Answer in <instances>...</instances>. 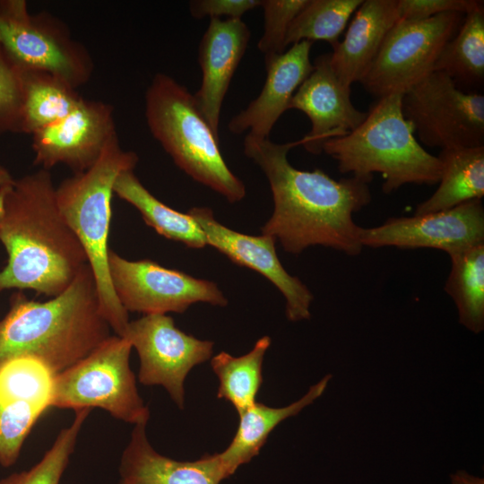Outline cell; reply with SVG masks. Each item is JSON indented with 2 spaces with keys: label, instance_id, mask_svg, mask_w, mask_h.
<instances>
[{
  "label": "cell",
  "instance_id": "5",
  "mask_svg": "<svg viewBox=\"0 0 484 484\" xmlns=\"http://www.w3.org/2000/svg\"><path fill=\"white\" fill-rule=\"evenodd\" d=\"M137 162L136 153L124 151L117 134L91 167L74 173L56 187L59 211L83 247L93 272L101 313L120 337L130 321L115 294L108 272L111 199L117 177L134 170Z\"/></svg>",
  "mask_w": 484,
  "mask_h": 484
},
{
  "label": "cell",
  "instance_id": "28",
  "mask_svg": "<svg viewBox=\"0 0 484 484\" xmlns=\"http://www.w3.org/2000/svg\"><path fill=\"white\" fill-rule=\"evenodd\" d=\"M363 0H309L306 7L291 22L286 36L289 45L307 40H324L333 48L350 16Z\"/></svg>",
  "mask_w": 484,
  "mask_h": 484
},
{
  "label": "cell",
  "instance_id": "14",
  "mask_svg": "<svg viewBox=\"0 0 484 484\" xmlns=\"http://www.w3.org/2000/svg\"><path fill=\"white\" fill-rule=\"evenodd\" d=\"M117 134L112 105L82 99L66 117L31 134L33 163L48 170L64 164L82 172Z\"/></svg>",
  "mask_w": 484,
  "mask_h": 484
},
{
  "label": "cell",
  "instance_id": "31",
  "mask_svg": "<svg viewBox=\"0 0 484 484\" xmlns=\"http://www.w3.org/2000/svg\"><path fill=\"white\" fill-rule=\"evenodd\" d=\"M45 411L27 403H7L0 400V464L12 466L22 444Z\"/></svg>",
  "mask_w": 484,
  "mask_h": 484
},
{
  "label": "cell",
  "instance_id": "7",
  "mask_svg": "<svg viewBox=\"0 0 484 484\" xmlns=\"http://www.w3.org/2000/svg\"><path fill=\"white\" fill-rule=\"evenodd\" d=\"M131 350L125 338L108 337L86 358L54 376L50 407L100 408L117 419L147 424L150 411L130 368Z\"/></svg>",
  "mask_w": 484,
  "mask_h": 484
},
{
  "label": "cell",
  "instance_id": "37",
  "mask_svg": "<svg viewBox=\"0 0 484 484\" xmlns=\"http://www.w3.org/2000/svg\"><path fill=\"white\" fill-rule=\"evenodd\" d=\"M13 180L11 173L2 165H0V186Z\"/></svg>",
  "mask_w": 484,
  "mask_h": 484
},
{
  "label": "cell",
  "instance_id": "33",
  "mask_svg": "<svg viewBox=\"0 0 484 484\" xmlns=\"http://www.w3.org/2000/svg\"><path fill=\"white\" fill-rule=\"evenodd\" d=\"M22 70L0 47V137L22 134Z\"/></svg>",
  "mask_w": 484,
  "mask_h": 484
},
{
  "label": "cell",
  "instance_id": "8",
  "mask_svg": "<svg viewBox=\"0 0 484 484\" xmlns=\"http://www.w3.org/2000/svg\"><path fill=\"white\" fill-rule=\"evenodd\" d=\"M0 47L22 69L50 73L77 89L91 79L89 50L47 12L31 14L25 0H0Z\"/></svg>",
  "mask_w": 484,
  "mask_h": 484
},
{
  "label": "cell",
  "instance_id": "27",
  "mask_svg": "<svg viewBox=\"0 0 484 484\" xmlns=\"http://www.w3.org/2000/svg\"><path fill=\"white\" fill-rule=\"evenodd\" d=\"M270 345V337L264 336L245 355L234 357L222 351L212 358L211 366L219 379L217 397L229 402L238 412L256 402L264 357Z\"/></svg>",
  "mask_w": 484,
  "mask_h": 484
},
{
  "label": "cell",
  "instance_id": "36",
  "mask_svg": "<svg viewBox=\"0 0 484 484\" xmlns=\"http://www.w3.org/2000/svg\"><path fill=\"white\" fill-rule=\"evenodd\" d=\"M452 484H484V479L470 475L464 471L451 474Z\"/></svg>",
  "mask_w": 484,
  "mask_h": 484
},
{
  "label": "cell",
  "instance_id": "15",
  "mask_svg": "<svg viewBox=\"0 0 484 484\" xmlns=\"http://www.w3.org/2000/svg\"><path fill=\"white\" fill-rule=\"evenodd\" d=\"M187 212L203 231L207 246L214 247L234 264L261 273L281 292L289 321L310 318L313 295L298 277L290 275L282 266L276 254L274 238L233 230L219 222L207 207H193Z\"/></svg>",
  "mask_w": 484,
  "mask_h": 484
},
{
  "label": "cell",
  "instance_id": "22",
  "mask_svg": "<svg viewBox=\"0 0 484 484\" xmlns=\"http://www.w3.org/2000/svg\"><path fill=\"white\" fill-rule=\"evenodd\" d=\"M437 157L442 164L439 186L418 204L414 215L448 210L484 195V146L444 149Z\"/></svg>",
  "mask_w": 484,
  "mask_h": 484
},
{
  "label": "cell",
  "instance_id": "6",
  "mask_svg": "<svg viewBox=\"0 0 484 484\" xmlns=\"http://www.w3.org/2000/svg\"><path fill=\"white\" fill-rule=\"evenodd\" d=\"M145 118L153 137L181 170L230 203L245 197V185L226 164L219 136L185 86L168 74H155L145 93Z\"/></svg>",
  "mask_w": 484,
  "mask_h": 484
},
{
  "label": "cell",
  "instance_id": "11",
  "mask_svg": "<svg viewBox=\"0 0 484 484\" xmlns=\"http://www.w3.org/2000/svg\"><path fill=\"white\" fill-rule=\"evenodd\" d=\"M108 272L115 294L127 312L181 314L197 302L218 307L228 304L215 282L148 259L130 261L109 250Z\"/></svg>",
  "mask_w": 484,
  "mask_h": 484
},
{
  "label": "cell",
  "instance_id": "24",
  "mask_svg": "<svg viewBox=\"0 0 484 484\" xmlns=\"http://www.w3.org/2000/svg\"><path fill=\"white\" fill-rule=\"evenodd\" d=\"M83 98L63 79L22 70V134H32L66 117Z\"/></svg>",
  "mask_w": 484,
  "mask_h": 484
},
{
  "label": "cell",
  "instance_id": "25",
  "mask_svg": "<svg viewBox=\"0 0 484 484\" xmlns=\"http://www.w3.org/2000/svg\"><path fill=\"white\" fill-rule=\"evenodd\" d=\"M434 71L445 73L457 86L474 87L484 79V6L465 14L454 36L441 50Z\"/></svg>",
  "mask_w": 484,
  "mask_h": 484
},
{
  "label": "cell",
  "instance_id": "34",
  "mask_svg": "<svg viewBox=\"0 0 484 484\" xmlns=\"http://www.w3.org/2000/svg\"><path fill=\"white\" fill-rule=\"evenodd\" d=\"M484 6L478 0H397L400 20H424L437 14L455 12L468 13Z\"/></svg>",
  "mask_w": 484,
  "mask_h": 484
},
{
  "label": "cell",
  "instance_id": "3",
  "mask_svg": "<svg viewBox=\"0 0 484 484\" xmlns=\"http://www.w3.org/2000/svg\"><path fill=\"white\" fill-rule=\"evenodd\" d=\"M110 330L86 264L64 292L48 301L29 299L22 290L12 295L0 320V367L28 357L56 376L91 353L111 336Z\"/></svg>",
  "mask_w": 484,
  "mask_h": 484
},
{
  "label": "cell",
  "instance_id": "4",
  "mask_svg": "<svg viewBox=\"0 0 484 484\" xmlns=\"http://www.w3.org/2000/svg\"><path fill=\"white\" fill-rule=\"evenodd\" d=\"M402 95L378 99L359 126L323 144V151L337 161L341 173L368 178L380 173L385 194L406 184L436 185L442 174L438 157L420 145L404 118Z\"/></svg>",
  "mask_w": 484,
  "mask_h": 484
},
{
  "label": "cell",
  "instance_id": "21",
  "mask_svg": "<svg viewBox=\"0 0 484 484\" xmlns=\"http://www.w3.org/2000/svg\"><path fill=\"white\" fill-rule=\"evenodd\" d=\"M331 378L332 375H326L302 398L288 406L272 408L256 402L239 411V423L232 441L222 453L218 454L227 477L259 454L277 425L289 417L296 416L321 396Z\"/></svg>",
  "mask_w": 484,
  "mask_h": 484
},
{
  "label": "cell",
  "instance_id": "19",
  "mask_svg": "<svg viewBox=\"0 0 484 484\" xmlns=\"http://www.w3.org/2000/svg\"><path fill=\"white\" fill-rule=\"evenodd\" d=\"M146 423L134 425L121 458L118 484H220L227 479L218 454L181 462L157 453L145 432Z\"/></svg>",
  "mask_w": 484,
  "mask_h": 484
},
{
  "label": "cell",
  "instance_id": "20",
  "mask_svg": "<svg viewBox=\"0 0 484 484\" xmlns=\"http://www.w3.org/2000/svg\"><path fill=\"white\" fill-rule=\"evenodd\" d=\"M399 20L397 0H363L343 40L329 54L330 65L342 83L351 86L361 81Z\"/></svg>",
  "mask_w": 484,
  "mask_h": 484
},
{
  "label": "cell",
  "instance_id": "13",
  "mask_svg": "<svg viewBox=\"0 0 484 484\" xmlns=\"http://www.w3.org/2000/svg\"><path fill=\"white\" fill-rule=\"evenodd\" d=\"M359 240L373 248H435L452 255L484 243V207L474 199L436 212L389 218L377 227H360Z\"/></svg>",
  "mask_w": 484,
  "mask_h": 484
},
{
  "label": "cell",
  "instance_id": "10",
  "mask_svg": "<svg viewBox=\"0 0 484 484\" xmlns=\"http://www.w3.org/2000/svg\"><path fill=\"white\" fill-rule=\"evenodd\" d=\"M464 16L450 12L424 20H399L359 82L378 99L403 94L434 71L441 50Z\"/></svg>",
  "mask_w": 484,
  "mask_h": 484
},
{
  "label": "cell",
  "instance_id": "30",
  "mask_svg": "<svg viewBox=\"0 0 484 484\" xmlns=\"http://www.w3.org/2000/svg\"><path fill=\"white\" fill-rule=\"evenodd\" d=\"M75 411L72 424L59 432L52 446L36 465L29 471L13 473L0 480V484H59L91 409Z\"/></svg>",
  "mask_w": 484,
  "mask_h": 484
},
{
  "label": "cell",
  "instance_id": "17",
  "mask_svg": "<svg viewBox=\"0 0 484 484\" xmlns=\"http://www.w3.org/2000/svg\"><path fill=\"white\" fill-rule=\"evenodd\" d=\"M312 44L303 40L281 54L264 56V87L258 97L229 121L231 133L248 131L251 136L269 138L277 120L289 109L294 93L314 69L310 61Z\"/></svg>",
  "mask_w": 484,
  "mask_h": 484
},
{
  "label": "cell",
  "instance_id": "16",
  "mask_svg": "<svg viewBox=\"0 0 484 484\" xmlns=\"http://www.w3.org/2000/svg\"><path fill=\"white\" fill-rule=\"evenodd\" d=\"M314 69L294 93L289 109H298L311 122V130L298 143L310 153L323 152L329 139L347 135L366 119L367 112L357 109L350 100V86L333 71L329 54L318 56Z\"/></svg>",
  "mask_w": 484,
  "mask_h": 484
},
{
  "label": "cell",
  "instance_id": "2",
  "mask_svg": "<svg viewBox=\"0 0 484 484\" xmlns=\"http://www.w3.org/2000/svg\"><path fill=\"white\" fill-rule=\"evenodd\" d=\"M0 241L7 252L0 291L32 290L56 297L88 264L62 216L49 170L40 169L0 186Z\"/></svg>",
  "mask_w": 484,
  "mask_h": 484
},
{
  "label": "cell",
  "instance_id": "35",
  "mask_svg": "<svg viewBox=\"0 0 484 484\" xmlns=\"http://www.w3.org/2000/svg\"><path fill=\"white\" fill-rule=\"evenodd\" d=\"M260 5V0H193L189 3V11L195 19H221L223 16L241 19L246 13Z\"/></svg>",
  "mask_w": 484,
  "mask_h": 484
},
{
  "label": "cell",
  "instance_id": "1",
  "mask_svg": "<svg viewBox=\"0 0 484 484\" xmlns=\"http://www.w3.org/2000/svg\"><path fill=\"white\" fill-rule=\"evenodd\" d=\"M298 141L275 143L246 134L244 152L265 174L273 198V212L262 234L280 241L283 249L298 255L312 246H324L347 255L361 253L359 229L352 215L369 204L373 178L352 176L340 180L322 169L294 168L288 152Z\"/></svg>",
  "mask_w": 484,
  "mask_h": 484
},
{
  "label": "cell",
  "instance_id": "18",
  "mask_svg": "<svg viewBox=\"0 0 484 484\" xmlns=\"http://www.w3.org/2000/svg\"><path fill=\"white\" fill-rule=\"evenodd\" d=\"M249 39L250 30L241 19L212 18L199 44L202 83L194 98L217 136L223 99Z\"/></svg>",
  "mask_w": 484,
  "mask_h": 484
},
{
  "label": "cell",
  "instance_id": "12",
  "mask_svg": "<svg viewBox=\"0 0 484 484\" xmlns=\"http://www.w3.org/2000/svg\"><path fill=\"white\" fill-rule=\"evenodd\" d=\"M122 337L138 353L140 383L163 386L183 409L186 377L194 367L211 358L213 342L184 333L164 314L144 315L129 322Z\"/></svg>",
  "mask_w": 484,
  "mask_h": 484
},
{
  "label": "cell",
  "instance_id": "23",
  "mask_svg": "<svg viewBox=\"0 0 484 484\" xmlns=\"http://www.w3.org/2000/svg\"><path fill=\"white\" fill-rule=\"evenodd\" d=\"M114 193L136 208L145 223L160 236L189 248L200 249L207 246L204 233L194 218L157 199L140 182L134 170L124 171L117 177Z\"/></svg>",
  "mask_w": 484,
  "mask_h": 484
},
{
  "label": "cell",
  "instance_id": "26",
  "mask_svg": "<svg viewBox=\"0 0 484 484\" xmlns=\"http://www.w3.org/2000/svg\"><path fill=\"white\" fill-rule=\"evenodd\" d=\"M449 256L445 291L456 305L459 323L480 333L484 329V243Z\"/></svg>",
  "mask_w": 484,
  "mask_h": 484
},
{
  "label": "cell",
  "instance_id": "9",
  "mask_svg": "<svg viewBox=\"0 0 484 484\" xmlns=\"http://www.w3.org/2000/svg\"><path fill=\"white\" fill-rule=\"evenodd\" d=\"M402 112L427 146H484V96L466 92L442 72L433 71L406 91Z\"/></svg>",
  "mask_w": 484,
  "mask_h": 484
},
{
  "label": "cell",
  "instance_id": "32",
  "mask_svg": "<svg viewBox=\"0 0 484 484\" xmlns=\"http://www.w3.org/2000/svg\"><path fill=\"white\" fill-rule=\"evenodd\" d=\"M309 0H264V32L258 48L264 56L281 54L286 48L288 30Z\"/></svg>",
  "mask_w": 484,
  "mask_h": 484
},
{
  "label": "cell",
  "instance_id": "29",
  "mask_svg": "<svg viewBox=\"0 0 484 484\" xmlns=\"http://www.w3.org/2000/svg\"><path fill=\"white\" fill-rule=\"evenodd\" d=\"M54 375L39 361L21 357L0 367V400L50 408Z\"/></svg>",
  "mask_w": 484,
  "mask_h": 484
}]
</instances>
